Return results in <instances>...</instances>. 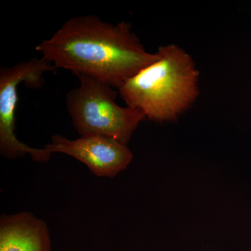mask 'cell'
<instances>
[{
    "label": "cell",
    "instance_id": "obj_1",
    "mask_svg": "<svg viewBox=\"0 0 251 251\" xmlns=\"http://www.w3.org/2000/svg\"><path fill=\"white\" fill-rule=\"evenodd\" d=\"M36 50L56 69L93 77L117 90L158 56L145 50L130 23L112 24L94 15L67 20Z\"/></svg>",
    "mask_w": 251,
    "mask_h": 251
},
{
    "label": "cell",
    "instance_id": "obj_2",
    "mask_svg": "<svg viewBox=\"0 0 251 251\" xmlns=\"http://www.w3.org/2000/svg\"><path fill=\"white\" fill-rule=\"evenodd\" d=\"M157 58L118 89L127 106L145 118L172 122L188 110L199 94L200 72L191 55L176 44L160 46Z\"/></svg>",
    "mask_w": 251,
    "mask_h": 251
},
{
    "label": "cell",
    "instance_id": "obj_3",
    "mask_svg": "<svg viewBox=\"0 0 251 251\" xmlns=\"http://www.w3.org/2000/svg\"><path fill=\"white\" fill-rule=\"evenodd\" d=\"M80 85L67 94V107L80 136L100 135L127 144L145 119L140 110L117 105L112 86L85 75Z\"/></svg>",
    "mask_w": 251,
    "mask_h": 251
},
{
    "label": "cell",
    "instance_id": "obj_4",
    "mask_svg": "<svg viewBox=\"0 0 251 251\" xmlns=\"http://www.w3.org/2000/svg\"><path fill=\"white\" fill-rule=\"evenodd\" d=\"M56 68L46 59L34 58L18 63L11 67L0 70V153L1 156L16 159L29 154L34 161H49L52 153L45 148L28 146L18 139L15 134L16 110L18 103V87L25 82L36 88L42 85L45 73Z\"/></svg>",
    "mask_w": 251,
    "mask_h": 251
},
{
    "label": "cell",
    "instance_id": "obj_5",
    "mask_svg": "<svg viewBox=\"0 0 251 251\" xmlns=\"http://www.w3.org/2000/svg\"><path fill=\"white\" fill-rule=\"evenodd\" d=\"M44 148L52 153L74 157L100 177H114L126 169L133 159L127 144L100 135H85L75 140L53 135Z\"/></svg>",
    "mask_w": 251,
    "mask_h": 251
},
{
    "label": "cell",
    "instance_id": "obj_6",
    "mask_svg": "<svg viewBox=\"0 0 251 251\" xmlns=\"http://www.w3.org/2000/svg\"><path fill=\"white\" fill-rule=\"evenodd\" d=\"M0 251H52L47 225L29 212L3 215Z\"/></svg>",
    "mask_w": 251,
    "mask_h": 251
}]
</instances>
